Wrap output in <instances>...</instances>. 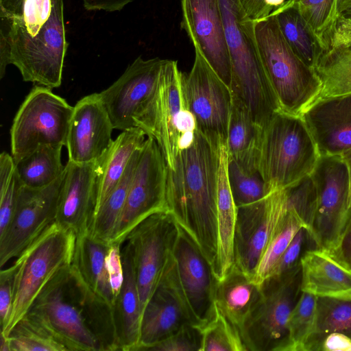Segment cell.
I'll return each mask as SVG.
<instances>
[{
  "label": "cell",
  "mask_w": 351,
  "mask_h": 351,
  "mask_svg": "<svg viewBox=\"0 0 351 351\" xmlns=\"http://www.w3.org/2000/svg\"><path fill=\"white\" fill-rule=\"evenodd\" d=\"M220 149L197 128L193 142L180 151L174 168L167 167V210L195 242L213 270Z\"/></svg>",
  "instance_id": "cell-1"
},
{
  "label": "cell",
  "mask_w": 351,
  "mask_h": 351,
  "mask_svg": "<svg viewBox=\"0 0 351 351\" xmlns=\"http://www.w3.org/2000/svg\"><path fill=\"white\" fill-rule=\"evenodd\" d=\"M0 36L23 81L60 86L68 48L63 0H23L18 14L1 17Z\"/></svg>",
  "instance_id": "cell-2"
},
{
  "label": "cell",
  "mask_w": 351,
  "mask_h": 351,
  "mask_svg": "<svg viewBox=\"0 0 351 351\" xmlns=\"http://www.w3.org/2000/svg\"><path fill=\"white\" fill-rule=\"evenodd\" d=\"M219 3L230 57L232 93L263 128L281 109L258 56L254 21L247 16L240 0H219Z\"/></svg>",
  "instance_id": "cell-3"
},
{
  "label": "cell",
  "mask_w": 351,
  "mask_h": 351,
  "mask_svg": "<svg viewBox=\"0 0 351 351\" xmlns=\"http://www.w3.org/2000/svg\"><path fill=\"white\" fill-rule=\"evenodd\" d=\"M319 156L301 116L280 110L262 128L256 169L271 191L285 189L311 174Z\"/></svg>",
  "instance_id": "cell-4"
},
{
  "label": "cell",
  "mask_w": 351,
  "mask_h": 351,
  "mask_svg": "<svg viewBox=\"0 0 351 351\" xmlns=\"http://www.w3.org/2000/svg\"><path fill=\"white\" fill-rule=\"evenodd\" d=\"M254 35L263 68L281 110L301 116L322 90L315 71L293 52L272 13L254 21Z\"/></svg>",
  "instance_id": "cell-5"
},
{
  "label": "cell",
  "mask_w": 351,
  "mask_h": 351,
  "mask_svg": "<svg viewBox=\"0 0 351 351\" xmlns=\"http://www.w3.org/2000/svg\"><path fill=\"white\" fill-rule=\"evenodd\" d=\"M75 233L56 221L49 226L16 257L12 311L1 335L7 337L31 308L47 283L71 264Z\"/></svg>",
  "instance_id": "cell-6"
},
{
  "label": "cell",
  "mask_w": 351,
  "mask_h": 351,
  "mask_svg": "<svg viewBox=\"0 0 351 351\" xmlns=\"http://www.w3.org/2000/svg\"><path fill=\"white\" fill-rule=\"evenodd\" d=\"M134 126L158 144L167 168L173 169L183 137L195 133V119L186 108L182 88V73L178 62L164 59L156 89Z\"/></svg>",
  "instance_id": "cell-7"
},
{
  "label": "cell",
  "mask_w": 351,
  "mask_h": 351,
  "mask_svg": "<svg viewBox=\"0 0 351 351\" xmlns=\"http://www.w3.org/2000/svg\"><path fill=\"white\" fill-rule=\"evenodd\" d=\"M300 263L261 285V294L243 322L240 334L247 351H283L287 323L300 296Z\"/></svg>",
  "instance_id": "cell-8"
},
{
  "label": "cell",
  "mask_w": 351,
  "mask_h": 351,
  "mask_svg": "<svg viewBox=\"0 0 351 351\" xmlns=\"http://www.w3.org/2000/svg\"><path fill=\"white\" fill-rule=\"evenodd\" d=\"M71 265L47 283L29 311L39 316L69 350L101 351L89 326L79 280Z\"/></svg>",
  "instance_id": "cell-9"
},
{
  "label": "cell",
  "mask_w": 351,
  "mask_h": 351,
  "mask_svg": "<svg viewBox=\"0 0 351 351\" xmlns=\"http://www.w3.org/2000/svg\"><path fill=\"white\" fill-rule=\"evenodd\" d=\"M73 106L51 88L35 86L20 106L10 129L14 162L44 145H65Z\"/></svg>",
  "instance_id": "cell-10"
},
{
  "label": "cell",
  "mask_w": 351,
  "mask_h": 351,
  "mask_svg": "<svg viewBox=\"0 0 351 351\" xmlns=\"http://www.w3.org/2000/svg\"><path fill=\"white\" fill-rule=\"evenodd\" d=\"M317 204L307 234L316 247H342L350 219V180L341 155L320 156L311 173Z\"/></svg>",
  "instance_id": "cell-11"
},
{
  "label": "cell",
  "mask_w": 351,
  "mask_h": 351,
  "mask_svg": "<svg viewBox=\"0 0 351 351\" xmlns=\"http://www.w3.org/2000/svg\"><path fill=\"white\" fill-rule=\"evenodd\" d=\"M182 88L186 108L193 115L197 130L215 147H226L232 93L195 49L191 71L182 73Z\"/></svg>",
  "instance_id": "cell-12"
},
{
  "label": "cell",
  "mask_w": 351,
  "mask_h": 351,
  "mask_svg": "<svg viewBox=\"0 0 351 351\" xmlns=\"http://www.w3.org/2000/svg\"><path fill=\"white\" fill-rule=\"evenodd\" d=\"M167 165L156 141L145 139L129 187L123 210L110 243L123 244L140 222L154 213L167 210Z\"/></svg>",
  "instance_id": "cell-13"
},
{
  "label": "cell",
  "mask_w": 351,
  "mask_h": 351,
  "mask_svg": "<svg viewBox=\"0 0 351 351\" xmlns=\"http://www.w3.org/2000/svg\"><path fill=\"white\" fill-rule=\"evenodd\" d=\"M287 210L285 189L274 190L259 201L237 207L233 264L251 279Z\"/></svg>",
  "instance_id": "cell-14"
},
{
  "label": "cell",
  "mask_w": 351,
  "mask_h": 351,
  "mask_svg": "<svg viewBox=\"0 0 351 351\" xmlns=\"http://www.w3.org/2000/svg\"><path fill=\"white\" fill-rule=\"evenodd\" d=\"M65 172V171H64ZM64 174L43 188L21 186L12 219L0 235V267H2L56 221L58 197Z\"/></svg>",
  "instance_id": "cell-15"
},
{
  "label": "cell",
  "mask_w": 351,
  "mask_h": 351,
  "mask_svg": "<svg viewBox=\"0 0 351 351\" xmlns=\"http://www.w3.org/2000/svg\"><path fill=\"white\" fill-rule=\"evenodd\" d=\"M178 229L173 216L163 210L140 222L125 239L133 252L142 313L171 253Z\"/></svg>",
  "instance_id": "cell-16"
},
{
  "label": "cell",
  "mask_w": 351,
  "mask_h": 351,
  "mask_svg": "<svg viewBox=\"0 0 351 351\" xmlns=\"http://www.w3.org/2000/svg\"><path fill=\"white\" fill-rule=\"evenodd\" d=\"M186 324L197 326L184 297L176 261L171 253L143 311L139 343L136 351L146 350Z\"/></svg>",
  "instance_id": "cell-17"
},
{
  "label": "cell",
  "mask_w": 351,
  "mask_h": 351,
  "mask_svg": "<svg viewBox=\"0 0 351 351\" xmlns=\"http://www.w3.org/2000/svg\"><path fill=\"white\" fill-rule=\"evenodd\" d=\"M164 59L136 58L123 73L99 95L114 129L134 128V120L152 97Z\"/></svg>",
  "instance_id": "cell-18"
},
{
  "label": "cell",
  "mask_w": 351,
  "mask_h": 351,
  "mask_svg": "<svg viewBox=\"0 0 351 351\" xmlns=\"http://www.w3.org/2000/svg\"><path fill=\"white\" fill-rule=\"evenodd\" d=\"M171 254L184 297L201 329L215 315L217 280L197 245L179 225Z\"/></svg>",
  "instance_id": "cell-19"
},
{
  "label": "cell",
  "mask_w": 351,
  "mask_h": 351,
  "mask_svg": "<svg viewBox=\"0 0 351 351\" xmlns=\"http://www.w3.org/2000/svg\"><path fill=\"white\" fill-rule=\"evenodd\" d=\"M181 27L230 87L231 62L219 0H181Z\"/></svg>",
  "instance_id": "cell-20"
},
{
  "label": "cell",
  "mask_w": 351,
  "mask_h": 351,
  "mask_svg": "<svg viewBox=\"0 0 351 351\" xmlns=\"http://www.w3.org/2000/svg\"><path fill=\"white\" fill-rule=\"evenodd\" d=\"M113 129L99 93L80 99L73 106L65 145L69 160L95 162L113 141Z\"/></svg>",
  "instance_id": "cell-21"
},
{
  "label": "cell",
  "mask_w": 351,
  "mask_h": 351,
  "mask_svg": "<svg viewBox=\"0 0 351 351\" xmlns=\"http://www.w3.org/2000/svg\"><path fill=\"white\" fill-rule=\"evenodd\" d=\"M301 292L351 301V263L342 247H316L300 258Z\"/></svg>",
  "instance_id": "cell-22"
},
{
  "label": "cell",
  "mask_w": 351,
  "mask_h": 351,
  "mask_svg": "<svg viewBox=\"0 0 351 351\" xmlns=\"http://www.w3.org/2000/svg\"><path fill=\"white\" fill-rule=\"evenodd\" d=\"M320 156L351 148V93L317 99L301 114Z\"/></svg>",
  "instance_id": "cell-23"
},
{
  "label": "cell",
  "mask_w": 351,
  "mask_h": 351,
  "mask_svg": "<svg viewBox=\"0 0 351 351\" xmlns=\"http://www.w3.org/2000/svg\"><path fill=\"white\" fill-rule=\"evenodd\" d=\"M95 162L68 160L58 197L56 221L75 234L88 230L97 198Z\"/></svg>",
  "instance_id": "cell-24"
},
{
  "label": "cell",
  "mask_w": 351,
  "mask_h": 351,
  "mask_svg": "<svg viewBox=\"0 0 351 351\" xmlns=\"http://www.w3.org/2000/svg\"><path fill=\"white\" fill-rule=\"evenodd\" d=\"M121 248L123 282L114 304L119 350H136L142 315L133 252L125 241Z\"/></svg>",
  "instance_id": "cell-25"
},
{
  "label": "cell",
  "mask_w": 351,
  "mask_h": 351,
  "mask_svg": "<svg viewBox=\"0 0 351 351\" xmlns=\"http://www.w3.org/2000/svg\"><path fill=\"white\" fill-rule=\"evenodd\" d=\"M110 244L95 238L88 230L77 234L71 267L94 293L114 308L106 261Z\"/></svg>",
  "instance_id": "cell-26"
},
{
  "label": "cell",
  "mask_w": 351,
  "mask_h": 351,
  "mask_svg": "<svg viewBox=\"0 0 351 351\" xmlns=\"http://www.w3.org/2000/svg\"><path fill=\"white\" fill-rule=\"evenodd\" d=\"M228 160L227 148L221 147L217 201V252L213 266L217 280H221L226 275L234 263V234L237 207L228 182Z\"/></svg>",
  "instance_id": "cell-27"
},
{
  "label": "cell",
  "mask_w": 351,
  "mask_h": 351,
  "mask_svg": "<svg viewBox=\"0 0 351 351\" xmlns=\"http://www.w3.org/2000/svg\"><path fill=\"white\" fill-rule=\"evenodd\" d=\"M145 136L144 131L138 127L122 131L95 162L97 198L95 213L121 181L134 153L144 143Z\"/></svg>",
  "instance_id": "cell-28"
},
{
  "label": "cell",
  "mask_w": 351,
  "mask_h": 351,
  "mask_svg": "<svg viewBox=\"0 0 351 351\" xmlns=\"http://www.w3.org/2000/svg\"><path fill=\"white\" fill-rule=\"evenodd\" d=\"M261 294V285L234 264L221 280H217L215 302L219 311L240 332V329Z\"/></svg>",
  "instance_id": "cell-29"
},
{
  "label": "cell",
  "mask_w": 351,
  "mask_h": 351,
  "mask_svg": "<svg viewBox=\"0 0 351 351\" xmlns=\"http://www.w3.org/2000/svg\"><path fill=\"white\" fill-rule=\"evenodd\" d=\"M262 128L254 121L245 104L232 95L226 145L228 159L247 170L258 171L256 157Z\"/></svg>",
  "instance_id": "cell-30"
},
{
  "label": "cell",
  "mask_w": 351,
  "mask_h": 351,
  "mask_svg": "<svg viewBox=\"0 0 351 351\" xmlns=\"http://www.w3.org/2000/svg\"><path fill=\"white\" fill-rule=\"evenodd\" d=\"M271 13L293 52L315 70L323 52L322 44L302 16L295 1L287 0Z\"/></svg>",
  "instance_id": "cell-31"
},
{
  "label": "cell",
  "mask_w": 351,
  "mask_h": 351,
  "mask_svg": "<svg viewBox=\"0 0 351 351\" xmlns=\"http://www.w3.org/2000/svg\"><path fill=\"white\" fill-rule=\"evenodd\" d=\"M62 145H44L15 162V171L21 186H47L62 176L66 165L61 160Z\"/></svg>",
  "instance_id": "cell-32"
},
{
  "label": "cell",
  "mask_w": 351,
  "mask_h": 351,
  "mask_svg": "<svg viewBox=\"0 0 351 351\" xmlns=\"http://www.w3.org/2000/svg\"><path fill=\"white\" fill-rule=\"evenodd\" d=\"M10 351H66L62 340L37 315L27 312L6 337Z\"/></svg>",
  "instance_id": "cell-33"
},
{
  "label": "cell",
  "mask_w": 351,
  "mask_h": 351,
  "mask_svg": "<svg viewBox=\"0 0 351 351\" xmlns=\"http://www.w3.org/2000/svg\"><path fill=\"white\" fill-rule=\"evenodd\" d=\"M315 71L322 82L317 99L351 93V50L324 46Z\"/></svg>",
  "instance_id": "cell-34"
},
{
  "label": "cell",
  "mask_w": 351,
  "mask_h": 351,
  "mask_svg": "<svg viewBox=\"0 0 351 351\" xmlns=\"http://www.w3.org/2000/svg\"><path fill=\"white\" fill-rule=\"evenodd\" d=\"M141 147L134 153L118 185L110 193L93 217L88 231L97 239L110 243L114 228L125 206Z\"/></svg>",
  "instance_id": "cell-35"
},
{
  "label": "cell",
  "mask_w": 351,
  "mask_h": 351,
  "mask_svg": "<svg viewBox=\"0 0 351 351\" xmlns=\"http://www.w3.org/2000/svg\"><path fill=\"white\" fill-rule=\"evenodd\" d=\"M317 297L301 292L287 323V338L283 351L311 350L315 336Z\"/></svg>",
  "instance_id": "cell-36"
},
{
  "label": "cell",
  "mask_w": 351,
  "mask_h": 351,
  "mask_svg": "<svg viewBox=\"0 0 351 351\" xmlns=\"http://www.w3.org/2000/svg\"><path fill=\"white\" fill-rule=\"evenodd\" d=\"M304 228L300 218L291 210L287 213L270 238L252 276V281L261 285L269 277L275 265L298 230Z\"/></svg>",
  "instance_id": "cell-37"
},
{
  "label": "cell",
  "mask_w": 351,
  "mask_h": 351,
  "mask_svg": "<svg viewBox=\"0 0 351 351\" xmlns=\"http://www.w3.org/2000/svg\"><path fill=\"white\" fill-rule=\"evenodd\" d=\"M227 174L237 207L259 201L273 191L258 171L247 170L233 160H228Z\"/></svg>",
  "instance_id": "cell-38"
},
{
  "label": "cell",
  "mask_w": 351,
  "mask_h": 351,
  "mask_svg": "<svg viewBox=\"0 0 351 351\" xmlns=\"http://www.w3.org/2000/svg\"><path fill=\"white\" fill-rule=\"evenodd\" d=\"M201 331L202 351H247L239 330L217 306L215 315L201 328Z\"/></svg>",
  "instance_id": "cell-39"
},
{
  "label": "cell",
  "mask_w": 351,
  "mask_h": 351,
  "mask_svg": "<svg viewBox=\"0 0 351 351\" xmlns=\"http://www.w3.org/2000/svg\"><path fill=\"white\" fill-rule=\"evenodd\" d=\"M317 329L311 345L330 332H341L351 337V301L317 298Z\"/></svg>",
  "instance_id": "cell-40"
},
{
  "label": "cell",
  "mask_w": 351,
  "mask_h": 351,
  "mask_svg": "<svg viewBox=\"0 0 351 351\" xmlns=\"http://www.w3.org/2000/svg\"><path fill=\"white\" fill-rule=\"evenodd\" d=\"M287 209L302 221L306 231L313 217L317 204V189L311 174L286 188Z\"/></svg>",
  "instance_id": "cell-41"
},
{
  "label": "cell",
  "mask_w": 351,
  "mask_h": 351,
  "mask_svg": "<svg viewBox=\"0 0 351 351\" xmlns=\"http://www.w3.org/2000/svg\"><path fill=\"white\" fill-rule=\"evenodd\" d=\"M300 12L322 42L324 34L335 23L339 14L337 0H299Z\"/></svg>",
  "instance_id": "cell-42"
},
{
  "label": "cell",
  "mask_w": 351,
  "mask_h": 351,
  "mask_svg": "<svg viewBox=\"0 0 351 351\" xmlns=\"http://www.w3.org/2000/svg\"><path fill=\"white\" fill-rule=\"evenodd\" d=\"M201 329L193 324H186L178 331L151 346L149 351H202Z\"/></svg>",
  "instance_id": "cell-43"
},
{
  "label": "cell",
  "mask_w": 351,
  "mask_h": 351,
  "mask_svg": "<svg viewBox=\"0 0 351 351\" xmlns=\"http://www.w3.org/2000/svg\"><path fill=\"white\" fill-rule=\"evenodd\" d=\"M306 234L307 232L304 228L298 230L277 261L269 277L280 276L300 263V254Z\"/></svg>",
  "instance_id": "cell-44"
},
{
  "label": "cell",
  "mask_w": 351,
  "mask_h": 351,
  "mask_svg": "<svg viewBox=\"0 0 351 351\" xmlns=\"http://www.w3.org/2000/svg\"><path fill=\"white\" fill-rule=\"evenodd\" d=\"M15 267L12 264L0 272V325L1 331L6 326L12 311L14 296Z\"/></svg>",
  "instance_id": "cell-45"
},
{
  "label": "cell",
  "mask_w": 351,
  "mask_h": 351,
  "mask_svg": "<svg viewBox=\"0 0 351 351\" xmlns=\"http://www.w3.org/2000/svg\"><path fill=\"white\" fill-rule=\"evenodd\" d=\"M16 171L9 184L0 189V235L7 229L14 214L21 186Z\"/></svg>",
  "instance_id": "cell-46"
},
{
  "label": "cell",
  "mask_w": 351,
  "mask_h": 351,
  "mask_svg": "<svg viewBox=\"0 0 351 351\" xmlns=\"http://www.w3.org/2000/svg\"><path fill=\"white\" fill-rule=\"evenodd\" d=\"M121 245L117 243H111L106 258L109 280L114 300H116L123 282Z\"/></svg>",
  "instance_id": "cell-47"
},
{
  "label": "cell",
  "mask_w": 351,
  "mask_h": 351,
  "mask_svg": "<svg viewBox=\"0 0 351 351\" xmlns=\"http://www.w3.org/2000/svg\"><path fill=\"white\" fill-rule=\"evenodd\" d=\"M324 351H351V337L341 332H330L319 346Z\"/></svg>",
  "instance_id": "cell-48"
},
{
  "label": "cell",
  "mask_w": 351,
  "mask_h": 351,
  "mask_svg": "<svg viewBox=\"0 0 351 351\" xmlns=\"http://www.w3.org/2000/svg\"><path fill=\"white\" fill-rule=\"evenodd\" d=\"M133 0H83L87 10H104L114 12L122 10Z\"/></svg>",
  "instance_id": "cell-49"
},
{
  "label": "cell",
  "mask_w": 351,
  "mask_h": 351,
  "mask_svg": "<svg viewBox=\"0 0 351 351\" xmlns=\"http://www.w3.org/2000/svg\"><path fill=\"white\" fill-rule=\"evenodd\" d=\"M247 15L253 21L265 18L270 14L267 12L265 0H240Z\"/></svg>",
  "instance_id": "cell-50"
},
{
  "label": "cell",
  "mask_w": 351,
  "mask_h": 351,
  "mask_svg": "<svg viewBox=\"0 0 351 351\" xmlns=\"http://www.w3.org/2000/svg\"><path fill=\"white\" fill-rule=\"evenodd\" d=\"M23 0H0V17L8 18L19 12Z\"/></svg>",
  "instance_id": "cell-51"
},
{
  "label": "cell",
  "mask_w": 351,
  "mask_h": 351,
  "mask_svg": "<svg viewBox=\"0 0 351 351\" xmlns=\"http://www.w3.org/2000/svg\"><path fill=\"white\" fill-rule=\"evenodd\" d=\"M342 250L346 257L351 263V219L343 241Z\"/></svg>",
  "instance_id": "cell-52"
},
{
  "label": "cell",
  "mask_w": 351,
  "mask_h": 351,
  "mask_svg": "<svg viewBox=\"0 0 351 351\" xmlns=\"http://www.w3.org/2000/svg\"><path fill=\"white\" fill-rule=\"evenodd\" d=\"M341 156L343 160L346 162L350 175V200H349V208H351V148L341 154Z\"/></svg>",
  "instance_id": "cell-53"
},
{
  "label": "cell",
  "mask_w": 351,
  "mask_h": 351,
  "mask_svg": "<svg viewBox=\"0 0 351 351\" xmlns=\"http://www.w3.org/2000/svg\"><path fill=\"white\" fill-rule=\"evenodd\" d=\"M287 0H265V4L267 12L271 14V12L282 5Z\"/></svg>",
  "instance_id": "cell-54"
},
{
  "label": "cell",
  "mask_w": 351,
  "mask_h": 351,
  "mask_svg": "<svg viewBox=\"0 0 351 351\" xmlns=\"http://www.w3.org/2000/svg\"><path fill=\"white\" fill-rule=\"evenodd\" d=\"M339 15L351 22V3L344 8L339 13Z\"/></svg>",
  "instance_id": "cell-55"
},
{
  "label": "cell",
  "mask_w": 351,
  "mask_h": 351,
  "mask_svg": "<svg viewBox=\"0 0 351 351\" xmlns=\"http://www.w3.org/2000/svg\"><path fill=\"white\" fill-rule=\"evenodd\" d=\"M350 3H351V0H337L338 14Z\"/></svg>",
  "instance_id": "cell-56"
},
{
  "label": "cell",
  "mask_w": 351,
  "mask_h": 351,
  "mask_svg": "<svg viewBox=\"0 0 351 351\" xmlns=\"http://www.w3.org/2000/svg\"><path fill=\"white\" fill-rule=\"evenodd\" d=\"M294 1H299V0H294Z\"/></svg>",
  "instance_id": "cell-57"
}]
</instances>
